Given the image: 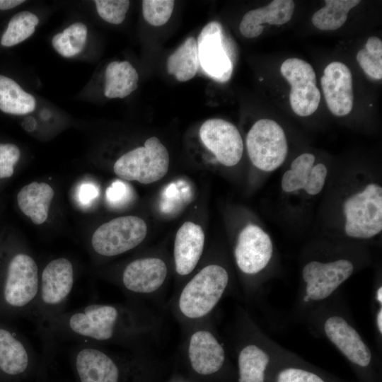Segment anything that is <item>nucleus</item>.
I'll use <instances>...</instances> for the list:
<instances>
[{"mask_svg":"<svg viewBox=\"0 0 382 382\" xmlns=\"http://www.w3.org/2000/svg\"><path fill=\"white\" fill-rule=\"evenodd\" d=\"M40 272L35 259L18 252L8 261L0 281V315L30 317L37 296Z\"/></svg>","mask_w":382,"mask_h":382,"instance_id":"f257e3e1","label":"nucleus"},{"mask_svg":"<svg viewBox=\"0 0 382 382\" xmlns=\"http://www.w3.org/2000/svg\"><path fill=\"white\" fill-rule=\"evenodd\" d=\"M75 283V270L66 257L50 260L40 273L37 296L31 318L37 325L65 311Z\"/></svg>","mask_w":382,"mask_h":382,"instance_id":"f03ea898","label":"nucleus"},{"mask_svg":"<svg viewBox=\"0 0 382 382\" xmlns=\"http://www.w3.org/2000/svg\"><path fill=\"white\" fill-rule=\"evenodd\" d=\"M228 283V274L223 267H204L183 288L178 301L181 313L189 318L206 316L219 301Z\"/></svg>","mask_w":382,"mask_h":382,"instance_id":"7ed1b4c3","label":"nucleus"},{"mask_svg":"<svg viewBox=\"0 0 382 382\" xmlns=\"http://www.w3.org/2000/svg\"><path fill=\"white\" fill-rule=\"evenodd\" d=\"M169 161L166 146L158 138L151 137L146 140L143 146L121 156L115 163L113 170L120 179L150 184L166 175Z\"/></svg>","mask_w":382,"mask_h":382,"instance_id":"20e7f679","label":"nucleus"},{"mask_svg":"<svg viewBox=\"0 0 382 382\" xmlns=\"http://www.w3.org/2000/svg\"><path fill=\"white\" fill-rule=\"evenodd\" d=\"M346 234L356 238H370L382 230V188L367 185L344 203Z\"/></svg>","mask_w":382,"mask_h":382,"instance_id":"39448f33","label":"nucleus"},{"mask_svg":"<svg viewBox=\"0 0 382 382\" xmlns=\"http://www.w3.org/2000/svg\"><path fill=\"white\" fill-rule=\"evenodd\" d=\"M246 147L252 163L263 171L278 168L288 154L282 127L270 119H260L254 123L246 137Z\"/></svg>","mask_w":382,"mask_h":382,"instance_id":"423d86ee","label":"nucleus"},{"mask_svg":"<svg viewBox=\"0 0 382 382\" xmlns=\"http://www.w3.org/2000/svg\"><path fill=\"white\" fill-rule=\"evenodd\" d=\"M146 233V224L140 217L120 216L100 225L94 231L91 247L100 256L113 257L137 247Z\"/></svg>","mask_w":382,"mask_h":382,"instance_id":"0eeeda50","label":"nucleus"},{"mask_svg":"<svg viewBox=\"0 0 382 382\" xmlns=\"http://www.w3.org/2000/svg\"><path fill=\"white\" fill-rule=\"evenodd\" d=\"M199 66L209 78L219 83L231 77L232 54L220 23L213 21L201 30L197 39Z\"/></svg>","mask_w":382,"mask_h":382,"instance_id":"6e6552de","label":"nucleus"},{"mask_svg":"<svg viewBox=\"0 0 382 382\" xmlns=\"http://www.w3.org/2000/svg\"><path fill=\"white\" fill-rule=\"evenodd\" d=\"M280 71L291 86L289 103L294 112L301 117L312 115L321 97L312 66L303 59L289 58L282 64Z\"/></svg>","mask_w":382,"mask_h":382,"instance_id":"1a4fd4ad","label":"nucleus"},{"mask_svg":"<svg viewBox=\"0 0 382 382\" xmlns=\"http://www.w3.org/2000/svg\"><path fill=\"white\" fill-rule=\"evenodd\" d=\"M354 271L353 263L345 259L328 262L311 261L302 270L306 284L304 300L319 301L328 298Z\"/></svg>","mask_w":382,"mask_h":382,"instance_id":"9d476101","label":"nucleus"},{"mask_svg":"<svg viewBox=\"0 0 382 382\" xmlns=\"http://www.w3.org/2000/svg\"><path fill=\"white\" fill-rule=\"evenodd\" d=\"M69 351L79 382H119L117 363L98 345L73 343Z\"/></svg>","mask_w":382,"mask_h":382,"instance_id":"9b49d317","label":"nucleus"},{"mask_svg":"<svg viewBox=\"0 0 382 382\" xmlns=\"http://www.w3.org/2000/svg\"><path fill=\"white\" fill-rule=\"evenodd\" d=\"M204 145L225 166H233L241 159L243 143L239 131L232 123L219 118L206 120L199 129Z\"/></svg>","mask_w":382,"mask_h":382,"instance_id":"f8f14e48","label":"nucleus"},{"mask_svg":"<svg viewBox=\"0 0 382 382\" xmlns=\"http://www.w3.org/2000/svg\"><path fill=\"white\" fill-rule=\"evenodd\" d=\"M272 253L270 236L258 226L248 224L238 235L234 256L238 268L243 273L255 274L267 267Z\"/></svg>","mask_w":382,"mask_h":382,"instance_id":"ddd939ff","label":"nucleus"},{"mask_svg":"<svg viewBox=\"0 0 382 382\" xmlns=\"http://www.w3.org/2000/svg\"><path fill=\"white\" fill-rule=\"evenodd\" d=\"M323 331L330 342L350 362L366 367L371 363L372 354L357 330L339 316L328 317L323 323Z\"/></svg>","mask_w":382,"mask_h":382,"instance_id":"4468645a","label":"nucleus"},{"mask_svg":"<svg viewBox=\"0 0 382 382\" xmlns=\"http://www.w3.org/2000/svg\"><path fill=\"white\" fill-rule=\"evenodd\" d=\"M320 83L330 111L338 117L348 115L354 101L352 76L349 67L340 62L330 63L324 69Z\"/></svg>","mask_w":382,"mask_h":382,"instance_id":"2eb2a0df","label":"nucleus"},{"mask_svg":"<svg viewBox=\"0 0 382 382\" xmlns=\"http://www.w3.org/2000/svg\"><path fill=\"white\" fill-rule=\"evenodd\" d=\"M35 349L21 334L0 323V371L17 376L25 374L35 359Z\"/></svg>","mask_w":382,"mask_h":382,"instance_id":"dca6fc26","label":"nucleus"},{"mask_svg":"<svg viewBox=\"0 0 382 382\" xmlns=\"http://www.w3.org/2000/svg\"><path fill=\"white\" fill-rule=\"evenodd\" d=\"M167 273V266L161 259L139 258L125 267L121 281L123 286L132 293L149 294L161 286Z\"/></svg>","mask_w":382,"mask_h":382,"instance_id":"f3484780","label":"nucleus"},{"mask_svg":"<svg viewBox=\"0 0 382 382\" xmlns=\"http://www.w3.org/2000/svg\"><path fill=\"white\" fill-rule=\"evenodd\" d=\"M204 233L202 228L193 222H185L178 230L174 242L175 270L180 275L190 274L202 254Z\"/></svg>","mask_w":382,"mask_h":382,"instance_id":"a211bd4d","label":"nucleus"},{"mask_svg":"<svg viewBox=\"0 0 382 382\" xmlns=\"http://www.w3.org/2000/svg\"><path fill=\"white\" fill-rule=\"evenodd\" d=\"M188 355L192 369L202 375L218 371L225 361V352L209 331L199 330L191 337Z\"/></svg>","mask_w":382,"mask_h":382,"instance_id":"6ab92c4d","label":"nucleus"},{"mask_svg":"<svg viewBox=\"0 0 382 382\" xmlns=\"http://www.w3.org/2000/svg\"><path fill=\"white\" fill-rule=\"evenodd\" d=\"M294 8L292 0H274L265 6L247 12L240 23L239 30L247 38L256 37L262 33L263 23L283 25L289 22Z\"/></svg>","mask_w":382,"mask_h":382,"instance_id":"aec40b11","label":"nucleus"},{"mask_svg":"<svg viewBox=\"0 0 382 382\" xmlns=\"http://www.w3.org/2000/svg\"><path fill=\"white\" fill-rule=\"evenodd\" d=\"M54 190L45 183L33 182L25 185L17 195L18 205L21 212L37 225L47 219Z\"/></svg>","mask_w":382,"mask_h":382,"instance_id":"412c9836","label":"nucleus"},{"mask_svg":"<svg viewBox=\"0 0 382 382\" xmlns=\"http://www.w3.org/2000/svg\"><path fill=\"white\" fill-rule=\"evenodd\" d=\"M139 74L127 61L110 63L105 69L104 95L109 98H123L138 87Z\"/></svg>","mask_w":382,"mask_h":382,"instance_id":"4be33fe9","label":"nucleus"},{"mask_svg":"<svg viewBox=\"0 0 382 382\" xmlns=\"http://www.w3.org/2000/svg\"><path fill=\"white\" fill-rule=\"evenodd\" d=\"M199 67L197 40L194 37H187L172 53L166 62L169 74L173 75L180 82L192 79Z\"/></svg>","mask_w":382,"mask_h":382,"instance_id":"5701e85b","label":"nucleus"},{"mask_svg":"<svg viewBox=\"0 0 382 382\" xmlns=\"http://www.w3.org/2000/svg\"><path fill=\"white\" fill-rule=\"evenodd\" d=\"M35 98L13 79L0 75V110L13 115H25L35 108Z\"/></svg>","mask_w":382,"mask_h":382,"instance_id":"b1692460","label":"nucleus"},{"mask_svg":"<svg viewBox=\"0 0 382 382\" xmlns=\"http://www.w3.org/2000/svg\"><path fill=\"white\" fill-rule=\"evenodd\" d=\"M268 353L250 344L240 352L238 359L239 382H265V370L270 363Z\"/></svg>","mask_w":382,"mask_h":382,"instance_id":"393cba45","label":"nucleus"},{"mask_svg":"<svg viewBox=\"0 0 382 382\" xmlns=\"http://www.w3.org/2000/svg\"><path fill=\"white\" fill-rule=\"evenodd\" d=\"M325 6L314 13L313 25L321 30H335L346 22L349 11L360 3L359 0H325Z\"/></svg>","mask_w":382,"mask_h":382,"instance_id":"a878e982","label":"nucleus"},{"mask_svg":"<svg viewBox=\"0 0 382 382\" xmlns=\"http://www.w3.org/2000/svg\"><path fill=\"white\" fill-rule=\"evenodd\" d=\"M39 23V18L29 11H21L10 20L3 34L1 44L5 47L16 45L31 36Z\"/></svg>","mask_w":382,"mask_h":382,"instance_id":"bb28decb","label":"nucleus"},{"mask_svg":"<svg viewBox=\"0 0 382 382\" xmlns=\"http://www.w3.org/2000/svg\"><path fill=\"white\" fill-rule=\"evenodd\" d=\"M316 158L312 154L304 153L296 157L282 178L281 186L285 192L304 189L313 166Z\"/></svg>","mask_w":382,"mask_h":382,"instance_id":"cd10ccee","label":"nucleus"},{"mask_svg":"<svg viewBox=\"0 0 382 382\" xmlns=\"http://www.w3.org/2000/svg\"><path fill=\"white\" fill-rule=\"evenodd\" d=\"M357 61L363 71L374 79H382V42L378 37H370L357 54Z\"/></svg>","mask_w":382,"mask_h":382,"instance_id":"c85d7f7f","label":"nucleus"},{"mask_svg":"<svg viewBox=\"0 0 382 382\" xmlns=\"http://www.w3.org/2000/svg\"><path fill=\"white\" fill-rule=\"evenodd\" d=\"M175 5L173 0H144L142 13L145 21L153 26H161L170 19Z\"/></svg>","mask_w":382,"mask_h":382,"instance_id":"c756f323","label":"nucleus"},{"mask_svg":"<svg viewBox=\"0 0 382 382\" xmlns=\"http://www.w3.org/2000/svg\"><path fill=\"white\" fill-rule=\"evenodd\" d=\"M94 2L100 18L115 25L123 22L130 4L127 0H96Z\"/></svg>","mask_w":382,"mask_h":382,"instance_id":"7c9ffc66","label":"nucleus"},{"mask_svg":"<svg viewBox=\"0 0 382 382\" xmlns=\"http://www.w3.org/2000/svg\"><path fill=\"white\" fill-rule=\"evenodd\" d=\"M20 156V150L15 144H0V179L9 178L13 174L14 166Z\"/></svg>","mask_w":382,"mask_h":382,"instance_id":"2f4dec72","label":"nucleus"},{"mask_svg":"<svg viewBox=\"0 0 382 382\" xmlns=\"http://www.w3.org/2000/svg\"><path fill=\"white\" fill-rule=\"evenodd\" d=\"M276 382H325V381L311 371L300 368L289 367L279 371Z\"/></svg>","mask_w":382,"mask_h":382,"instance_id":"473e14b6","label":"nucleus"},{"mask_svg":"<svg viewBox=\"0 0 382 382\" xmlns=\"http://www.w3.org/2000/svg\"><path fill=\"white\" fill-rule=\"evenodd\" d=\"M328 174L326 166L323 163L313 166L308 178L304 190L311 195L318 194L323 190Z\"/></svg>","mask_w":382,"mask_h":382,"instance_id":"72a5a7b5","label":"nucleus"},{"mask_svg":"<svg viewBox=\"0 0 382 382\" xmlns=\"http://www.w3.org/2000/svg\"><path fill=\"white\" fill-rule=\"evenodd\" d=\"M98 194V191L94 185L86 183L81 185L78 196L81 204H88L97 197Z\"/></svg>","mask_w":382,"mask_h":382,"instance_id":"f704fd0d","label":"nucleus"},{"mask_svg":"<svg viewBox=\"0 0 382 382\" xmlns=\"http://www.w3.org/2000/svg\"><path fill=\"white\" fill-rule=\"evenodd\" d=\"M124 185L120 181H115L108 188L106 194L109 201L116 202L122 199L126 192Z\"/></svg>","mask_w":382,"mask_h":382,"instance_id":"c9c22d12","label":"nucleus"},{"mask_svg":"<svg viewBox=\"0 0 382 382\" xmlns=\"http://www.w3.org/2000/svg\"><path fill=\"white\" fill-rule=\"evenodd\" d=\"M23 2H25L24 0H0V10L10 9Z\"/></svg>","mask_w":382,"mask_h":382,"instance_id":"e433bc0d","label":"nucleus"},{"mask_svg":"<svg viewBox=\"0 0 382 382\" xmlns=\"http://www.w3.org/2000/svg\"><path fill=\"white\" fill-rule=\"evenodd\" d=\"M376 326L378 332L382 334V308L381 306L378 309L376 315Z\"/></svg>","mask_w":382,"mask_h":382,"instance_id":"4c0bfd02","label":"nucleus"},{"mask_svg":"<svg viewBox=\"0 0 382 382\" xmlns=\"http://www.w3.org/2000/svg\"><path fill=\"white\" fill-rule=\"evenodd\" d=\"M376 298L380 306L382 305V287L380 286L378 288L376 294Z\"/></svg>","mask_w":382,"mask_h":382,"instance_id":"58836bf2","label":"nucleus"}]
</instances>
